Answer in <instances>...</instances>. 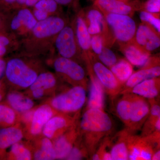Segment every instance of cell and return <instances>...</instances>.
I'll list each match as a JSON object with an SVG mask.
<instances>
[{"mask_svg": "<svg viewBox=\"0 0 160 160\" xmlns=\"http://www.w3.org/2000/svg\"><path fill=\"white\" fill-rule=\"evenodd\" d=\"M68 22L66 18L60 15L38 21L23 39L21 44L22 52L27 54L37 55L49 51L54 45L57 35Z\"/></svg>", "mask_w": 160, "mask_h": 160, "instance_id": "cell-1", "label": "cell"}, {"mask_svg": "<svg viewBox=\"0 0 160 160\" xmlns=\"http://www.w3.org/2000/svg\"><path fill=\"white\" fill-rule=\"evenodd\" d=\"M80 127L85 134V142L88 152L92 155L103 138L109 134L112 123L104 110L88 109L83 115Z\"/></svg>", "mask_w": 160, "mask_h": 160, "instance_id": "cell-2", "label": "cell"}, {"mask_svg": "<svg viewBox=\"0 0 160 160\" xmlns=\"http://www.w3.org/2000/svg\"><path fill=\"white\" fill-rule=\"evenodd\" d=\"M103 14L119 46L134 42L137 26L131 17L110 13Z\"/></svg>", "mask_w": 160, "mask_h": 160, "instance_id": "cell-3", "label": "cell"}, {"mask_svg": "<svg viewBox=\"0 0 160 160\" xmlns=\"http://www.w3.org/2000/svg\"><path fill=\"white\" fill-rule=\"evenodd\" d=\"M54 45L60 56L79 63L83 61L82 53L77 40L74 20L68 23L57 35Z\"/></svg>", "mask_w": 160, "mask_h": 160, "instance_id": "cell-4", "label": "cell"}, {"mask_svg": "<svg viewBox=\"0 0 160 160\" xmlns=\"http://www.w3.org/2000/svg\"><path fill=\"white\" fill-rule=\"evenodd\" d=\"M82 11L90 35H101L104 46L110 48L115 41L102 12L93 5Z\"/></svg>", "mask_w": 160, "mask_h": 160, "instance_id": "cell-5", "label": "cell"}, {"mask_svg": "<svg viewBox=\"0 0 160 160\" xmlns=\"http://www.w3.org/2000/svg\"><path fill=\"white\" fill-rule=\"evenodd\" d=\"M5 75L12 84L27 88L34 82L38 75L22 59L13 58L6 63Z\"/></svg>", "mask_w": 160, "mask_h": 160, "instance_id": "cell-6", "label": "cell"}, {"mask_svg": "<svg viewBox=\"0 0 160 160\" xmlns=\"http://www.w3.org/2000/svg\"><path fill=\"white\" fill-rule=\"evenodd\" d=\"M15 9V12L8 13L7 32L16 38L21 37L23 39L29 34L38 21L27 7Z\"/></svg>", "mask_w": 160, "mask_h": 160, "instance_id": "cell-7", "label": "cell"}, {"mask_svg": "<svg viewBox=\"0 0 160 160\" xmlns=\"http://www.w3.org/2000/svg\"><path fill=\"white\" fill-rule=\"evenodd\" d=\"M53 66L56 72L67 82L74 86H82L86 89V71L79 63L60 56L55 60Z\"/></svg>", "mask_w": 160, "mask_h": 160, "instance_id": "cell-8", "label": "cell"}, {"mask_svg": "<svg viewBox=\"0 0 160 160\" xmlns=\"http://www.w3.org/2000/svg\"><path fill=\"white\" fill-rule=\"evenodd\" d=\"M86 90L82 86H74L65 93L54 98L52 101V106L63 112L78 111L86 102Z\"/></svg>", "mask_w": 160, "mask_h": 160, "instance_id": "cell-9", "label": "cell"}, {"mask_svg": "<svg viewBox=\"0 0 160 160\" xmlns=\"http://www.w3.org/2000/svg\"><path fill=\"white\" fill-rule=\"evenodd\" d=\"M88 59L92 71L106 92L112 96L119 93L122 89V86L110 69L101 62L93 52L89 55Z\"/></svg>", "mask_w": 160, "mask_h": 160, "instance_id": "cell-10", "label": "cell"}, {"mask_svg": "<svg viewBox=\"0 0 160 160\" xmlns=\"http://www.w3.org/2000/svg\"><path fill=\"white\" fill-rule=\"evenodd\" d=\"M142 2L139 0H94L93 5L102 13L124 15L132 17L140 11Z\"/></svg>", "mask_w": 160, "mask_h": 160, "instance_id": "cell-11", "label": "cell"}, {"mask_svg": "<svg viewBox=\"0 0 160 160\" xmlns=\"http://www.w3.org/2000/svg\"><path fill=\"white\" fill-rule=\"evenodd\" d=\"M127 144L129 160H151L156 145L149 138L132 136L128 132Z\"/></svg>", "mask_w": 160, "mask_h": 160, "instance_id": "cell-12", "label": "cell"}, {"mask_svg": "<svg viewBox=\"0 0 160 160\" xmlns=\"http://www.w3.org/2000/svg\"><path fill=\"white\" fill-rule=\"evenodd\" d=\"M133 42L140 48L151 53L160 47V33L153 26L142 22L137 27Z\"/></svg>", "mask_w": 160, "mask_h": 160, "instance_id": "cell-13", "label": "cell"}, {"mask_svg": "<svg viewBox=\"0 0 160 160\" xmlns=\"http://www.w3.org/2000/svg\"><path fill=\"white\" fill-rule=\"evenodd\" d=\"M131 113L129 125V131H134L139 129L148 118L150 112V105L144 98L131 95Z\"/></svg>", "mask_w": 160, "mask_h": 160, "instance_id": "cell-14", "label": "cell"}, {"mask_svg": "<svg viewBox=\"0 0 160 160\" xmlns=\"http://www.w3.org/2000/svg\"><path fill=\"white\" fill-rule=\"evenodd\" d=\"M90 79L88 109H98L104 110L105 106V89L94 74L88 60L85 62Z\"/></svg>", "mask_w": 160, "mask_h": 160, "instance_id": "cell-15", "label": "cell"}, {"mask_svg": "<svg viewBox=\"0 0 160 160\" xmlns=\"http://www.w3.org/2000/svg\"><path fill=\"white\" fill-rule=\"evenodd\" d=\"M74 24L76 37L83 59L92 52L90 46L91 36L83 18L82 10L77 15L74 20Z\"/></svg>", "mask_w": 160, "mask_h": 160, "instance_id": "cell-16", "label": "cell"}, {"mask_svg": "<svg viewBox=\"0 0 160 160\" xmlns=\"http://www.w3.org/2000/svg\"><path fill=\"white\" fill-rule=\"evenodd\" d=\"M160 82L158 77L149 79L141 82L132 88L123 90L122 93H132L142 98L152 99L157 97L159 93Z\"/></svg>", "mask_w": 160, "mask_h": 160, "instance_id": "cell-17", "label": "cell"}, {"mask_svg": "<svg viewBox=\"0 0 160 160\" xmlns=\"http://www.w3.org/2000/svg\"><path fill=\"white\" fill-rule=\"evenodd\" d=\"M120 51L132 66L143 67L147 62L151 53L140 48L134 42L119 46Z\"/></svg>", "mask_w": 160, "mask_h": 160, "instance_id": "cell-18", "label": "cell"}, {"mask_svg": "<svg viewBox=\"0 0 160 160\" xmlns=\"http://www.w3.org/2000/svg\"><path fill=\"white\" fill-rule=\"evenodd\" d=\"M56 83V78L54 75L49 72H43L38 76L29 87L33 97L40 98L44 95L45 90L53 88Z\"/></svg>", "mask_w": 160, "mask_h": 160, "instance_id": "cell-19", "label": "cell"}, {"mask_svg": "<svg viewBox=\"0 0 160 160\" xmlns=\"http://www.w3.org/2000/svg\"><path fill=\"white\" fill-rule=\"evenodd\" d=\"M52 115L53 112L49 105H44L39 107L32 115L30 130L31 133L33 135L40 133Z\"/></svg>", "mask_w": 160, "mask_h": 160, "instance_id": "cell-20", "label": "cell"}, {"mask_svg": "<svg viewBox=\"0 0 160 160\" xmlns=\"http://www.w3.org/2000/svg\"><path fill=\"white\" fill-rule=\"evenodd\" d=\"M160 75V66L147 68H141L140 70L133 72L124 84L125 88L122 91L125 89L132 88L145 80L158 77Z\"/></svg>", "mask_w": 160, "mask_h": 160, "instance_id": "cell-21", "label": "cell"}, {"mask_svg": "<svg viewBox=\"0 0 160 160\" xmlns=\"http://www.w3.org/2000/svg\"><path fill=\"white\" fill-rule=\"evenodd\" d=\"M22 138V132L18 128L7 127L0 129V152L18 142Z\"/></svg>", "mask_w": 160, "mask_h": 160, "instance_id": "cell-22", "label": "cell"}, {"mask_svg": "<svg viewBox=\"0 0 160 160\" xmlns=\"http://www.w3.org/2000/svg\"><path fill=\"white\" fill-rule=\"evenodd\" d=\"M109 69L122 86L133 72L132 65L124 59L118 60Z\"/></svg>", "mask_w": 160, "mask_h": 160, "instance_id": "cell-23", "label": "cell"}, {"mask_svg": "<svg viewBox=\"0 0 160 160\" xmlns=\"http://www.w3.org/2000/svg\"><path fill=\"white\" fill-rule=\"evenodd\" d=\"M8 102L15 110L21 112L28 111L33 107L32 100L19 93H10L7 97Z\"/></svg>", "mask_w": 160, "mask_h": 160, "instance_id": "cell-24", "label": "cell"}, {"mask_svg": "<svg viewBox=\"0 0 160 160\" xmlns=\"http://www.w3.org/2000/svg\"><path fill=\"white\" fill-rule=\"evenodd\" d=\"M73 138H69V135L61 136L55 142L53 147L56 158H66L71 151L73 145Z\"/></svg>", "mask_w": 160, "mask_h": 160, "instance_id": "cell-25", "label": "cell"}, {"mask_svg": "<svg viewBox=\"0 0 160 160\" xmlns=\"http://www.w3.org/2000/svg\"><path fill=\"white\" fill-rule=\"evenodd\" d=\"M124 95L118 102L116 111L118 116L126 126L129 125L131 113V95L124 93Z\"/></svg>", "mask_w": 160, "mask_h": 160, "instance_id": "cell-26", "label": "cell"}, {"mask_svg": "<svg viewBox=\"0 0 160 160\" xmlns=\"http://www.w3.org/2000/svg\"><path fill=\"white\" fill-rule=\"evenodd\" d=\"M68 123L66 118L62 117L51 118L43 127V134L48 138H52L56 132L68 126Z\"/></svg>", "mask_w": 160, "mask_h": 160, "instance_id": "cell-27", "label": "cell"}, {"mask_svg": "<svg viewBox=\"0 0 160 160\" xmlns=\"http://www.w3.org/2000/svg\"><path fill=\"white\" fill-rule=\"evenodd\" d=\"M127 132L122 133L117 142L112 148L110 152L112 160H129L127 144Z\"/></svg>", "mask_w": 160, "mask_h": 160, "instance_id": "cell-28", "label": "cell"}, {"mask_svg": "<svg viewBox=\"0 0 160 160\" xmlns=\"http://www.w3.org/2000/svg\"><path fill=\"white\" fill-rule=\"evenodd\" d=\"M35 160H51L56 158L54 147L48 138H45L42 141L41 149L34 154Z\"/></svg>", "mask_w": 160, "mask_h": 160, "instance_id": "cell-29", "label": "cell"}, {"mask_svg": "<svg viewBox=\"0 0 160 160\" xmlns=\"http://www.w3.org/2000/svg\"><path fill=\"white\" fill-rule=\"evenodd\" d=\"M61 6L54 0H41L37 3L33 8L46 12L49 16L60 15L62 13Z\"/></svg>", "mask_w": 160, "mask_h": 160, "instance_id": "cell-30", "label": "cell"}, {"mask_svg": "<svg viewBox=\"0 0 160 160\" xmlns=\"http://www.w3.org/2000/svg\"><path fill=\"white\" fill-rule=\"evenodd\" d=\"M15 116L13 109L4 104H0V127L2 128L13 124Z\"/></svg>", "mask_w": 160, "mask_h": 160, "instance_id": "cell-31", "label": "cell"}, {"mask_svg": "<svg viewBox=\"0 0 160 160\" xmlns=\"http://www.w3.org/2000/svg\"><path fill=\"white\" fill-rule=\"evenodd\" d=\"M98 59L108 68L116 64L118 60L116 55L110 48L103 46L102 52L97 56Z\"/></svg>", "mask_w": 160, "mask_h": 160, "instance_id": "cell-32", "label": "cell"}, {"mask_svg": "<svg viewBox=\"0 0 160 160\" xmlns=\"http://www.w3.org/2000/svg\"><path fill=\"white\" fill-rule=\"evenodd\" d=\"M140 12V18L142 22L148 23L153 26L155 29L160 33V13H151L144 11Z\"/></svg>", "mask_w": 160, "mask_h": 160, "instance_id": "cell-33", "label": "cell"}, {"mask_svg": "<svg viewBox=\"0 0 160 160\" xmlns=\"http://www.w3.org/2000/svg\"><path fill=\"white\" fill-rule=\"evenodd\" d=\"M11 146L12 154L17 160H31V152L22 145L18 142Z\"/></svg>", "mask_w": 160, "mask_h": 160, "instance_id": "cell-34", "label": "cell"}, {"mask_svg": "<svg viewBox=\"0 0 160 160\" xmlns=\"http://www.w3.org/2000/svg\"><path fill=\"white\" fill-rule=\"evenodd\" d=\"M103 46L104 41L101 35H95L91 36L90 46L91 50L97 56L102 52Z\"/></svg>", "mask_w": 160, "mask_h": 160, "instance_id": "cell-35", "label": "cell"}, {"mask_svg": "<svg viewBox=\"0 0 160 160\" xmlns=\"http://www.w3.org/2000/svg\"><path fill=\"white\" fill-rule=\"evenodd\" d=\"M151 13H160V0H148L142 3L140 11Z\"/></svg>", "mask_w": 160, "mask_h": 160, "instance_id": "cell-36", "label": "cell"}, {"mask_svg": "<svg viewBox=\"0 0 160 160\" xmlns=\"http://www.w3.org/2000/svg\"><path fill=\"white\" fill-rule=\"evenodd\" d=\"M87 152L82 151L79 148L77 147H72L68 156L66 157L67 160H80L84 157Z\"/></svg>", "mask_w": 160, "mask_h": 160, "instance_id": "cell-37", "label": "cell"}, {"mask_svg": "<svg viewBox=\"0 0 160 160\" xmlns=\"http://www.w3.org/2000/svg\"><path fill=\"white\" fill-rule=\"evenodd\" d=\"M16 0H0V8L6 13L14 10Z\"/></svg>", "mask_w": 160, "mask_h": 160, "instance_id": "cell-38", "label": "cell"}, {"mask_svg": "<svg viewBox=\"0 0 160 160\" xmlns=\"http://www.w3.org/2000/svg\"><path fill=\"white\" fill-rule=\"evenodd\" d=\"M8 13L0 8V33L7 32Z\"/></svg>", "mask_w": 160, "mask_h": 160, "instance_id": "cell-39", "label": "cell"}, {"mask_svg": "<svg viewBox=\"0 0 160 160\" xmlns=\"http://www.w3.org/2000/svg\"><path fill=\"white\" fill-rule=\"evenodd\" d=\"M60 6H73L76 2V0H54Z\"/></svg>", "mask_w": 160, "mask_h": 160, "instance_id": "cell-40", "label": "cell"}, {"mask_svg": "<svg viewBox=\"0 0 160 160\" xmlns=\"http://www.w3.org/2000/svg\"><path fill=\"white\" fill-rule=\"evenodd\" d=\"M6 62L4 60L0 59V80L4 76L6 72Z\"/></svg>", "mask_w": 160, "mask_h": 160, "instance_id": "cell-41", "label": "cell"}, {"mask_svg": "<svg viewBox=\"0 0 160 160\" xmlns=\"http://www.w3.org/2000/svg\"><path fill=\"white\" fill-rule=\"evenodd\" d=\"M26 1L27 0H16L14 10L22 7H25Z\"/></svg>", "mask_w": 160, "mask_h": 160, "instance_id": "cell-42", "label": "cell"}, {"mask_svg": "<svg viewBox=\"0 0 160 160\" xmlns=\"http://www.w3.org/2000/svg\"><path fill=\"white\" fill-rule=\"evenodd\" d=\"M41 0H27L26 4H25V7H33L39 2Z\"/></svg>", "mask_w": 160, "mask_h": 160, "instance_id": "cell-43", "label": "cell"}, {"mask_svg": "<svg viewBox=\"0 0 160 160\" xmlns=\"http://www.w3.org/2000/svg\"><path fill=\"white\" fill-rule=\"evenodd\" d=\"M151 160H160V151L158 149L157 151H155L152 157Z\"/></svg>", "mask_w": 160, "mask_h": 160, "instance_id": "cell-44", "label": "cell"}, {"mask_svg": "<svg viewBox=\"0 0 160 160\" xmlns=\"http://www.w3.org/2000/svg\"><path fill=\"white\" fill-rule=\"evenodd\" d=\"M8 50L7 48L0 44V57L3 56L6 54Z\"/></svg>", "mask_w": 160, "mask_h": 160, "instance_id": "cell-45", "label": "cell"}, {"mask_svg": "<svg viewBox=\"0 0 160 160\" xmlns=\"http://www.w3.org/2000/svg\"><path fill=\"white\" fill-rule=\"evenodd\" d=\"M102 160H112L111 155V154H110V152H105L104 154L103 155Z\"/></svg>", "mask_w": 160, "mask_h": 160, "instance_id": "cell-46", "label": "cell"}, {"mask_svg": "<svg viewBox=\"0 0 160 160\" xmlns=\"http://www.w3.org/2000/svg\"><path fill=\"white\" fill-rule=\"evenodd\" d=\"M2 93L0 92V101L2 99Z\"/></svg>", "mask_w": 160, "mask_h": 160, "instance_id": "cell-47", "label": "cell"}, {"mask_svg": "<svg viewBox=\"0 0 160 160\" xmlns=\"http://www.w3.org/2000/svg\"><path fill=\"white\" fill-rule=\"evenodd\" d=\"M92 1H94V0H92Z\"/></svg>", "mask_w": 160, "mask_h": 160, "instance_id": "cell-48", "label": "cell"}]
</instances>
